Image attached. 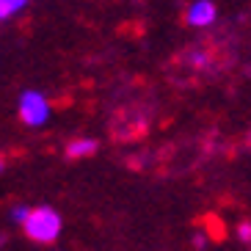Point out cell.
Segmentation results:
<instances>
[{"instance_id":"cell-1","label":"cell","mask_w":251,"mask_h":251,"mask_svg":"<svg viewBox=\"0 0 251 251\" xmlns=\"http://www.w3.org/2000/svg\"><path fill=\"white\" fill-rule=\"evenodd\" d=\"M23 226H25V235L30 240H36V243H52L61 235V215L52 207H36V210H28Z\"/></svg>"},{"instance_id":"cell-2","label":"cell","mask_w":251,"mask_h":251,"mask_svg":"<svg viewBox=\"0 0 251 251\" xmlns=\"http://www.w3.org/2000/svg\"><path fill=\"white\" fill-rule=\"evenodd\" d=\"M20 119L28 127H42L50 119V102L42 91H25L20 97Z\"/></svg>"},{"instance_id":"cell-3","label":"cell","mask_w":251,"mask_h":251,"mask_svg":"<svg viewBox=\"0 0 251 251\" xmlns=\"http://www.w3.org/2000/svg\"><path fill=\"white\" fill-rule=\"evenodd\" d=\"M185 17H188V25H193V28H207L215 23V6L210 0H196V3H191Z\"/></svg>"},{"instance_id":"cell-4","label":"cell","mask_w":251,"mask_h":251,"mask_svg":"<svg viewBox=\"0 0 251 251\" xmlns=\"http://www.w3.org/2000/svg\"><path fill=\"white\" fill-rule=\"evenodd\" d=\"M97 152V141L91 138H72L67 144V155L69 157H89Z\"/></svg>"},{"instance_id":"cell-5","label":"cell","mask_w":251,"mask_h":251,"mask_svg":"<svg viewBox=\"0 0 251 251\" xmlns=\"http://www.w3.org/2000/svg\"><path fill=\"white\" fill-rule=\"evenodd\" d=\"M28 0H0V20H8L14 17L17 11H23Z\"/></svg>"},{"instance_id":"cell-6","label":"cell","mask_w":251,"mask_h":251,"mask_svg":"<svg viewBox=\"0 0 251 251\" xmlns=\"http://www.w3.org/2000/svg\"><path fill=\"white\" fill-rule=\"evenodd\" d=\"M25 215H28V207H14V210H11V221H14V224H23Z\"/></svg>"},{"instance_id":"cell-7","label":"cell","mask_w":251,"mask_h":251,"mask_svg":"<svg viewBox=\"0 0 251 251\" xmlns=\"http://www.w3.org/2000/svg\"><path fill=\"white\" fill-rule=\"evenodd\" d=\"M237 237L246 240V243H251V224H240V226H237Z\"/></svg>"},{"instance_id":"cell-8","label":"cell","mask_w":251,"mask_h":251,"mask_svg":"<svg viewBox=\"0 0 251 251\" xmlns=\"http://www.w3.org/2000/svg\"><path fill=\"white\" fill-rule=\"evenodd\" d=\"M0 171H3V160H0Z\"/></svg>"}]
</instances>
